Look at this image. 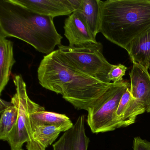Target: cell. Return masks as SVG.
Returning <instances> with one entry per match:
<instances>
[{"label": "cell", "mask_w": 150, "mask_h": 150, "mask_svg": "<svg viewBox=\"0 0 150 150\" xmlns=\"http://www.w3.org/2000/svg\"><path fill=\"white\" fill-rule=\"evenodd\" d=\"M12 105H13V103L11 102H8L4 100H2V99H1V104H0V113L1 114L8 108L12 106Z\"/></svg>", "instance_id": "cell-20"}, {"label": "cell", "mask_w": 150, "mask_h": 150, "mask_svg": "<svg viewBox=\"0 0 150 150\" xmlns=\"http://www.w3.org/2000/svg\"><path fill=\"white\" fill-rule=\"evenodd\" d=\"M90 142L85 127V116L80 115L73 126L64 132L52 145L53 150H87Z\"/></svg>", "instance_id": "cell-9"}, {"label": "cell", "mask_w": 150, "mask_h": 150, "mask_svg": "<svg viewBox=\"0 0 150 150\" xmlns=\"http://www.w3.org/2000/svg\"><path fill=\"white\" fill-rule=\"evenodd\" d=\"M13 82L16 92L11 102L18 109V117L7 142L11 150H21L23 144L32 137L33 130L30 115L36 111L45 110V109L29 98L26 83L22 76L16 75L13 78Z\"/></svg>", "instance_id": "cell-6"}, {"label": "cell", "mask_w": 150, "mask_h": 150, "mask_svg": "<svg viewBox=\"0 0 150 150\" xmlns=\"http://www.w3.org/2000/svg\"><path fill=\"white\" fill-rule=\"evenodd\" d=\"M132 62L149 69L150 67V28L135 38L127 50Z\"/></svg>", "instance_id": "cell-13"}, {"label": "cell", "mask_w": 150, "mask_h": 150, "mask_svg": "<svg viewBox=\"0 0 150 150\" xmlns=\"http://www.w3.org/2000/svg\"><path fill=\"white\" fill-rule=\"evenodd\" d=\"M21 150H23V149H21Z\"/></svg>", "instance_id": "cell-21"}, {"label": "cell", "mask_w": 150, "mask_h": 150, "mask_svg": "<svg viewBox=\"0 0 150 150\" xmlns=\"http://www.w3.org/2000/svg\"><path fill=\"white\" fill-rule=\"evenodd\" d=\"M30 119L32 127L39 125H51L60 128L64 132L74 125L70 118L65 115L45 110L32 113Z\"/></svg>", "instance_id": "cell-15"}, {"label": "cell", "mask_w": 150, "mask_h": 150, "mask_svg": "<svg viewBox=\"0 0 150 150\" xmlns=\"http://www.w3.org/2000/svg\"><path fill=\"white\" fill-rule=\"evenodd\" d=\"M1 114L0 139L7 141L9 135L17 122L18 109L13 104Z\"/></svg>", "instance_id": "cell-17"}, {"label": "cell", "mask_w": 150, "mask_h": 150, "mask_svg": "<svg viewBox=\"0 0 150 150\" xmlns=\"http://www.w3.org/2000/svg\"><path fill=\"white\" fill-rule=\"evenodd\" d=\"M59 53L76 69L106 83L113 67L103 53L101 43L88 42L76 45H59Z\"/></svg>", "instance_id": "cell-4"}, {"label": "cell", "mask_w": 150, "mask_h": 150, "mask_svg": "<svg viewBox=\"0 0 150 150\" xmlns=\"http://www.w3.org/2000/svg\"><path fill=\"white\" fill-rule=\"evenodd\" d=\"M76 12L85 20L93 35L99 33V6L98 0H81ZM75 12V11H74Z\"/></svg>", "instance_id": "cell-16"}, {"label": "cell", "mask_w": 150, "mask_h": 150, "mask_svg": "<svg viewBox=\"0 0 150 150\" xmlns=\"http://www.w3.org/2000/svg\"><path fill=\"white\" fill-rule=\"evenodd\" d=\"M64 28L65 36L70 46L88 42H97L85 20L76 11L65 20Z\"/></svg>", "instance_id": "cell-10"}, {"label": "cell", "mask_w": 150, "mask_h": 150, "mask_svg": "<svg viewBox=\"0 0 150 150\" xmlns=\"http://www.w3.org/2000/svg\"><path fill=\"white\" fill-rule=\"evenodd\" d=\"M0 36L22 40L46 55L61 45L63 38L52 17L38 14L12 0H0Z\"/></svg>", "instance_id": "cell-2"}, {"label": "cell", "mask_w": 150, "mask_h": 150, "mask_svg": "<svg viewBox=\"0 0 150 150\" xmlns=\"http://www.w3.org/2000/svg\"><path fill=\"white\" fill-rule=\"evenodd\" d=\"M13 43L0 36V94L9 81L13 66L15 64Z\"/></svg>", "instance_id": "cell-14"}, {"label": "cell", "mask_w": 150, "mask_h": 150, "mask_svg": "<svg viewBox=\"0 0 150 150\" xmlns=\"http://www.w3.org/2000/svg\"><path fill=\"white\" fill-rule=\"evenodd\" d=\"M99 33L127 51L131 42L150 28V0H98Z\"/></svg>", "instance_id": "cell-3"}, {"label": "cell", "mask_w": 150, "mask_h": 150, "mask_svg": "<svg viewBox=\"0 0 150 150\" xmlns=\"http://www.w3.org/2000/svg\"><path fill=\"white\" fill-rule=\"evenodd\" d=\"M129 73L132 96L150 113V74L148 69L137 62Z\"/></svg>", "instance_id": "cell-8"}, {"label": "cell", "mask_w": 150, "mask_h": 150, "mask_svg": "<svg viewBox=\"0 0 150 150\" xmlns=\"http://www.w3.org/2000/svg\"><path fill=\"white\" fill-rule=\"evenodd\" d=\"M145 112V108L132 97L130 87L128 88L120 100L116 111L121 128L133 124L136 122L137 117Z\"/></svg>", "instance_id": "cell-11"}, {"label": "cell", "mask_w": 150, "mask_h": 150, "mask_svg": "<svg viewBox=\"0 0 150 150\" xmlns=\"http://www.w3.org/2000/svg\"><path fill=\"white\" fill-rule=\"evenodd\" d=\"M32 129V137L27 142V150H46L64 132L60 128L51 125H37Z\"/></svg>", "instance_id": "cell-12"}, {"label": "cell", "mask_w": 150, "mask_h": 150, "mask_svg": "<svg viewBox=\"0 0 150 150\" xmlns=\"http://www.w3.org/2000/svg\"><path fill=\"white\" fill-rule=\"evenodd\" d=\"M127 69L126 66L121 64L113 65L109 73L110 80L114 83H118L122 81L123 80V77L125 75Z\"/></svg>", "instance_id": "cell-18"}, {"label": "cell", "mask_w": 150, "mask_h": 150, "mask_svg": "<svg viewBox=\"0 0 150 150\" xmlns=\"http://www.w3.org/2000/svg\"><path fill=\"white\" fill-rule=\"evenodd\" d=\"M35 13L54 18L69 16L76 11L81 0H12Z\"/></svg>", "instance_id": "cell-7"}, {"label": "cell", "mask_w": 150, "mask_h": 150, "mask_svg": "<svg viewBox=\"0 0 150 150\" xmlns=\"http://www.w3.org/2000/svg\"><path fill=\"white\" fill-rule=\"evenodd\" d=\"M132 148L133 150H150V142L136 137L133 139Z\"/></svg>", "instance_id": "cell-19"}, {"label": "cell", "mask_w": 150, "mask_h": 150, "mask_svg": "<svg viewBox=\"0 0 150 150\" xmlns=\"http://www.w3.org/2000/svg\"><path fill=\"white\" fill-rule=\"evenodd\" d=\"M40 85L62 96L75 108L87 111L107 90L106 83L76 69L58 50L44 57L38 69Z\"/></svg>", "instance_id": "cell-1"}, {"label": "cell", "mask_w": 150, "mask_h": 150, "mask_svg": "<svg viewBox=\"0 0 150 150\" xmlns=\"http://www.w3.org/2000/svg\"><path fill=\"white\" fill-rule=\"evenodd\" d=\"M130 83L123 80L110 83L108 88L88 111L87 122L93 133L113 131L121 128L116 116L120 100Z\"/></svg>", "instance_id": "cell-5"}, {"label": "cell", "mask_w": 150, "mask_h": 150, "mask_svg": "<svg viewBox=\"0 0 150 150\" xmlns=\"http://www.w3.org/2000/svg\"><path fill=\"white\" fill-rule=\"evenodd\" d=\"M149 70H150V68H149Z\"/></svg>", "instance_id": "cell-22"}]
</instances>
